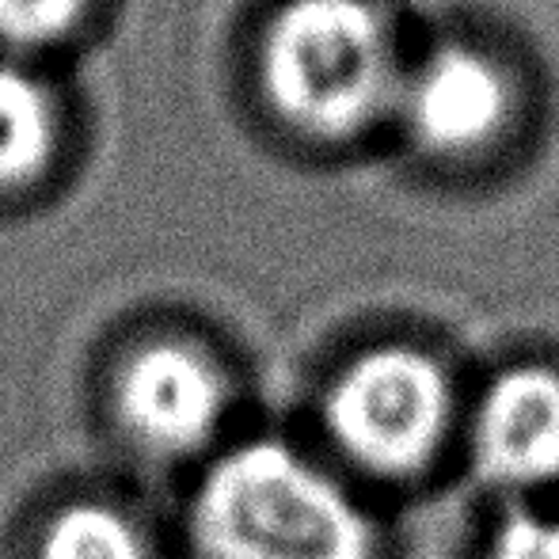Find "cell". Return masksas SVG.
Here are the masks:
<instances>
[{
  "label": "cell",
  "instance_id": "cell-10",
  "mask_svg": "<svg viewBox=\"0 0 559 559\" xmlns=\"http://www.w3.org/2000/svg\"><path fill=\"white\" fill-rule=\"evenodd\" d=\"M484 559H559V514L518 502L499 518Z\"/></svg>",
  "mask_w": 559,
  "mask_h": 559
},
{
  "label": "cell",
  "instance_id": "cell-8",
  "mask_svg": "<svg viewBox=\"0 0 559 559\" xmlns=\"http://www.w3.org/2000/svg\"><path fill=\"white\" fill-rule=\"evenodd\" d=\"M61 148V104L20 61H0V194L27 191Z\"/></svg>",
  "mask_w": 559,
  "mask_h": 559
},
{
  "label": "cell",
  "instance_id": "cell-7",
  "mask_svg": "<svg viewBox=\"0 0 559 559\" xmlns=\"http://www.w3.org/2000/svg\"><path fill=\"white\" fill-rule=\"evenodd\" d=\"M23 559H164L145 510L115 491H73L38 510Z\"/></svg>",
  "mask_w": 559,
  "mask_h": 559
},
{
  "label": "cell",
  "instance_id": "cell-1",
  "mask_svg": "<svg viewBox=\"0 0 559 559\" xmlns=\"http://www.w3.org/2000/svg\"><path fill=\"white\" fill-rule=\"evenodd\" d=\"M199 559H381V525L350 484L282 438L222 445L194 484Z\"/></svg>",
  "mask_w": 559,
  "mask_h": 559
},
{
  "label": "cell",
  "instance_id": "cell-2",
  "mask_svg": "<svg viewBox=\"0 0 559 559\" xmlns=\"http://www.w3.org/2000/svg\"><path fill=\"white\" fill-rule=\"evenodd\" d=\"M274 107L320 138H346L396 107L404 69L373 0H289L263 38Z\"/></svg>",
  "mask_w": 559,
  "mask_h": 559
},
{
  "label": "cell",
  "instance_id": "cell-5",
  "mask_svg": "<svg viewBox=\"0 0 559 559\" xmlns=\"http://www.w3.org/2000/svg\"><path fill=\"white\" fill-rule=\"evenodd\" d=\"M468 453L479 479L507 495L559 484V369L518 361L495 373L472 404Z\"/></svg>",
  "mask_w": 559,
  "mask_h": 559
},
{
  "label": "cell",
  "instance_id": "cell-3",
  "mask_svg": "<svg viewBox=\"0 0 559 559\" xmlns=\"http://www.w3.org/2000/svg\"><path fill=\"white\" fill-rule=\"evenodd\" d=\"M456 427V392L435 354L407 343L361 350L328 381L320 430L350 472L412 484Z\"/></svg>",
  "mask_w": 559,
  "mask_h": 559
},
{
  "label": "cell",
  "instance_id": "cell-6",
  "mask_svg": "<svg viewBox=\"0 0 559 559\" xmlns=\"http://www.w3.org/2000/svg\"><path fill=\"white\" fill-rule=\"evenodd\" d=\"M396 107L427 148L468 153L495 138L510 92L495 61L468 46H438L400 81Z\"/></svg>",
  "mask_w": 559,
  "mask_h": 559
},
{
  "label": "cell",
  "instance_id": "cell-9",
  "mask_svg": "<svg viewBox=\"0 0 559 559\" xmlns=\"http://www.w3.org/2000/svg\"><path fill=\"white\" fill-rule=\"evenodd\" d=\"M96 0H0V43L15 53L61 46L84 27Z\"/></svg>",
  "mask_w": 559,
  "mask_h": 559
},
{
  "label": "cell",
  "instance_id": "cell-4",
  "mask_svg": "<svg viewBox=\"0 0 559 559\" xmlns=\"http://www.w3.org/2000/svg\"><path fill=\"white\" fill-rule=\"evenodd\" d=\"M236 384L210 346L187 335H145L107 366L99 412L126 456L183 468L222 449Z\"/></svg>",
  "mask_w": 559,
  "mask_h": 559
}]
</instances>
